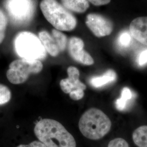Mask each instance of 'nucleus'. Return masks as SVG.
<instances>
[{
  "label": "nucleus",
  "mask_w": 147,
  "mask_h": 147,
  "mask_svg": "<svg viewBox=\"0 0 147 147\" xmlns=\"http://www.w3.org/2000/svg\"><path fill=\"white\" fill-rule=\"evenodd\" d=\"M4 6L11 21L19 25L31 21L36 11L34 0H5Z\"/></svg>",
  "instance_id": "obj_6"
},
{
  "label": "nucleus",
  "mask_w": 147,
  "mask_h": 147,
  "mask_svg": "<svg viewBox=\"0 0 147 147\" xmlns=\"http://www.w3.org/2000/svg\"><path fill=\"white\" fill-rule=\"evenodd\" d=\"M8 20L3 10L0 8V44L5 38V31L7 27Z\"/></svg>",
  "instance_id": "obj_19"
},
{
  "label": "nucleus",
  "mask_w": 147,
  "mask_h": 147,
  "mask_svg": "<svg viewBox=\"0 0 147 147\" xmlns=\"http://www.w3.org/2000/svg\"><path fill=\"white\" fill-rule=\"evenodd\" d=\"M137 63L140 66H143L147 63V49L142 51L137 57Z\"/></svg>",
  "instance_id": "obj_21"
},
{
  "label": "nucleus",
  "mask_w": 147,
  "mask_h": 147,
  "mask_svg": "<svg viewBox=\"0 0 147 147\" xmlns=\"http://www.w3.org/2000/svg\"><path fill=\"white\" fill-rule=\"evenodd\" d=\"M61 2L67 10L77 13H84L89 7L87 0H61Z\"/></svg>",
  "instance_id": "obj_13"
},
{
  "label": "nucleus",
  "mask_w": 147,
  "mask_h": 147,
  "mask_svg": "<svg viewBox=\"0 0 147 147\" xmlns=\"http://www.w3.org/2000/svg\"><path fill=\"white\" fill-rule=\"evenodd\" d=\"M40 7L45 18L55 29L71 31L77 26L75 16L57 0H42Z\"/></svg>",
  "instance_id": "obj_3"
},
{
  "label": "nucleus",
  "mask_w": 147,
  "mask_h": 147,
  "mask_svg": "<svg viewBox=\"0 0 147 147\" xmlns=\"http://www.w3.org/2000/svg\"><path fill=\"white\" fill-rule=\"evenodd\" d=\"M132 140L137 147H147V125L140 126L132 133Z\"/></svg>",
  "instance_id": "obj_14"
},
{
  "label": "nucleus",
  "mask_w": 147,
  "mask_h": 147,
  "mask_svg": "<svg viewBox=\"0 0 147 147\" xmlns=\"http://www.w3.org/2000/svg\"><path fill=\"white\" fill-rule=\"evenodd\" d=\"M89 2L95 6L106 5L110 3L111 0H87Z\"/></svg>",
  "instance_id": "obj_23"
},
{
  "label": "nucleus",
  "mask_w": 147,
  "mask_h": 147,
  "mask_svg": "<svg viewBox=\"0 0 147 147\" xmlns=\"http://www.w3.org/2000/svg\"><path fill=\"white\" fill-rule=\"evenodd\" d=\"M85 23L95 36L98 38L109 36L113 30L112 21L99 14H88Z\"/></svg>",
  "instance_id": "obj_8"
},
{
  "label": "nucleus",
  "mask_w": 147,
  "mask_h": 147,
  "mask_svg": "<svg viewBox=\"0 0 147 147\" xmlns=\"http://www.w3.org/2000/svg\"><path fill=\"white\" fill-rule=\"evenodd\" d=\"M16 147H47L40 141H33L28 144H20Z\"/></svg>",
  "instance_id": "obj_22"
},
{
  "label": "nucleus",
  "mask_w": 147,
  "mask_h": 147,
  "mask_svg": "<svg viewBox=\"0 0 147 147\" xmlns=\"http://www.w3.org/2000/svg\"><path fill=\"white\" fill-rule=\"evenodd\" d=\"M84 42L79 37H73L70 38L68 44L69 53L74 60L78 63L91 65L94 61L89 53L84 50Z\"/></svg>",
  "instance_id": "obj_9"
},
{
  "label": "nucleus",
  "mask_w": 147,
  "mask_h": 147,
  "mask_svg": "<svg viewBox=\"0 0 147 147\" xmlns=\"http://www.w3.org/2000/svg\"><path fill=\"white\" fill-rule=\"evenodd\" d=\"M42 63L39 60L19 59L9 64L6 76L8 81L13 84L25 83L31 74H36L42 71Z\"/></svg>",
  "instance_id": "obj_5"
},
{
  "label": "nucleus",
  "mask_w": 147,
  "mask_h": 147,
  "mask_svg": "<svg viewBox=\"0 0 147 147\" xmlns=\"http://www.w3.org/2000/svg\"><path fill=\"white\" fill-rule=\"evenodd\" d=\"M34 132L39 141L47 147H76L73 136L59 122L52 119L39 121Z\"/></svg>",
  "instance_id": "obj_1"
},
{
  "label": "nucleus",
  "mask_w": 147,
  "mask_h": 147,
  "mask_svg": "<svg viewBox=\"0 0 147 147\" xmlns=\"http://www.w3.org/2000/svg\"><path fill=\"white\" fill-rule=\"evenodd\" d=\"M129 32L138 42L147 46V16L134 19L130 24Z\"/></svg>",
  "instance_id": "obj_10"
},
{
  "label": "nucleus",
  "mask_w": 147,
  "mask_h": 147,
  "mask_svg": "<svg viewBox=\"0 0 147 147\" xmlns=\"http://www.w3.org/2000/svg\"><path fill=\"white\" fill-rule=\"evenodd\" d=\"M11 98L10 89L5 85L0 84V106L7 104Z\"/></svg>",
  "instance_id": "obj_18"
},
{
  "label": "nucleus",
  "mask_w": 147,
  "mask_h": 147,
  "mask_svg": "<svg viewBox=\"0 0 147 147\" xmlns=\"http://www.w3.org/2000/svg\"><path fill=\"white\" fill-rule=\"evenodd\" d=\"M131 42L132 36L130 32L126 31L121 32L117 38V44L123 49L129 47Z\"/></svg>",
  "instance_id": "obj_17"
},
{
  "label": "nucleus",
  "mask_w": 147,
  "mask_h": 147,
  "mask_svg": "<svg viewBox=\"0 0 147 147\" xmlns=\"http://www.w3.org/2000/svg\"><path fill=\"white\" fill-rule=\"evenodd\" d=\"M68 78L62 79L59 83L62 90L65 94H69L70 98L74 101L82 99L84 95L86 86L80 80L79 69L70 66L67 69Z\"/></svg>",
  "instance_id": "obj_7"
},
{
  "label": "nucleus",
  "mask_w": 147,
  "mask_h": 147,
  "mask_svg": "<svg viewBox=\"0 0 147 147\" xmlns=\"http://www.w3.org/2000/svg\"><path fill=\"white\" fill-rule=\"evenodd\" d=\"M117 75L112 69H109L101 76H93L90 78L89 84L95 88H100L110 84L117 80Z\"/></svg>",
  "instance_id": "obj_11"
},
{
  "label": "nucleus",
  "mask_w": 147,
  "mask_h": 147,
  "mask_svg": "<svg viewBox=\"0 0 147 147\" xmlns=\"http://www.w3.org/2000/svg\"><path fill=\"white\" fill-rule=\"evenodd\" d=\"M112 122L109 117L100 109L91 108L81 117L79 130L85 137L98 140L105 136L111 130Z\"/></svg>",
  "instance_id": "obj_2"
},
{
  "label": "nucleus",
  "mask_w": 147,
  "mask_h": 147,
  "mask_svg": "<svg viewBox=\"0 0 147 147\" xmlns=\"http://www.w3.org/2000/svg\"><path fill=\"white\" fill-rule=\"evenodd\" d=\"M38 37L45 50L49 55L53 57L58 56L60 53L59 49L52 36L49 32L46 31H42L39 33Z\"/></svg>",
  "instance_id": "obj_12"
},
{
  "label": "nucleus",
  "mask_w": 147,
  "mask_h": 147,
  "mask_svg": "<svg viewBox=\"0 0 147 147\" xmlns=\"http://www.w3.org/2000/svg\"><path fill=\"white\" fill-rule=\"evenodd\" d=\"M132 93L131 90L127 87L123 88L121 92L120 98L116 101V107L118 111L124 110L126 108L127 102L131 99Z\"/></svg>",
  "instance_id": "obj_15"
},
{
  "label": "nucleus",
  "mask_w": 147,
  "mask_h": 147,
  "mask_svg": "<svg viewBox=\"0 0 147 147\" xmlns=\"http://www.w3.org/2000/svg\"><path fill=\"white\" fill-rule=\"evenodd\" d=\"M107 147H130L129 143L122 138H116L109 143Z\"/></svg>",
  "instance_id": "obj_20"
},
{
  "label": "nucleus",
  "mask_w": 147,
  "mask_h": 147,
  "mask_svg": "<svg viewBox=\"0 0 147 147\" xmlns=\"http://www.w3.org/2000/svg\"><path fill=\"white\" fill-rule=\"evenodd\" d=\"M14 47L16 53L23 59L41 61L47 56V52L39 37L30 32L18 33L14 40Z\"/></svg>",
  "instance_id": "obj_4"
},
{
  "label": "nucleus",
  "mask_w": 147,
  "mask_h": 147,
  "mask_svg": "<svg viewBox=\"0 0 147 147\" xmlns=\"http://www.w3.org/2000/svg\"><path fill=\"white\" fill-rule=\"evenodd\" d=\"M51 36L58 47L59 52H63L68 45V39L66 35L55 28L52 31Z\"/></svg>",
  "instance_id": "obj_16"
}]
</instances>
